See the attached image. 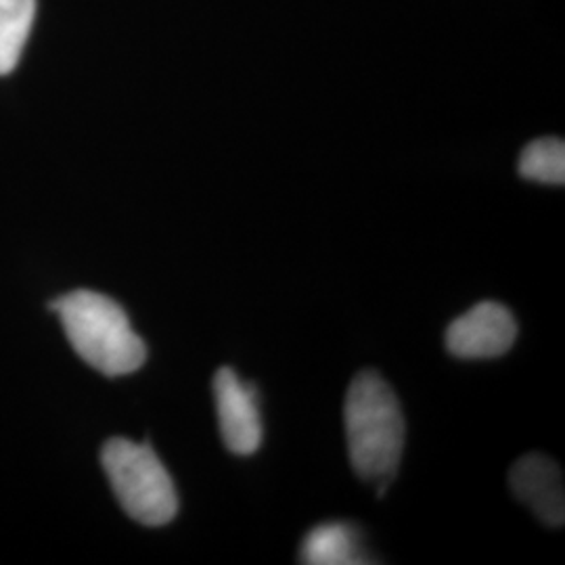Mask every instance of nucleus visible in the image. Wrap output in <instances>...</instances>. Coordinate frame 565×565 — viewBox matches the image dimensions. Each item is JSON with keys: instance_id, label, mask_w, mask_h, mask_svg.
<instances>
[{"instance_id": "f257e3e1", "label": "nucleus", "mask_w": 565, "mask_h": 565, "mask_svg": "<svg viewBox=\"0 0 565 565\" xmlns=\"http://www.w3.org/2000/svg\"><path fill=\"white\" fill-rule=\"evenodd\" d=\"M343 424L350 463L363 480L375 482L384 497L403 461L406 424L394 390L377 371L366 369L352 380Z\"/></svg>"}, {"instance_id": "f03ea898", "label": "nucleus", "mask_w": 565, "mask_h": 565, "mask_svg": "<svg viewBox=\"0 0 565 565\" xmlns=\"http://www.w3.org/2000/svg\"><path fill=\"white\" fill-rule=\"evenodd\" d=\"M76 354L107 377L139 371L147 345L130 327L128 315L111 298L78 289L51 303Z\"/></svg>"}, {"instance_id": "7ed1b4c3", "label": "nucleus", "mask_w": 565, "mask_h": 565, "mask_svg": "<svg viewBox=\"0 0 565 565\" xmlns=\"http://www.w3.org/2000/svg\"><path fill=\"white\" fill-rule=\"evenodd\" d=\"M102 465L121 509L142 525H166L177 518V488L149 445L111 438L102 450Z\"/></svg>"}, {"instance_id": "20e7f679", "label": "nucleus", "mask_w": 565, "mask_h": 565, "mask_svg": "<svg viewBox=\"0 0 565 565\" xmlns=\"http://www.w3.org/2000/svg\"><path fill=\"white\" fill-rule=\"evenodd\" d=\"M518 340L513 312L499 302L476 303L446 329V350L465 361L499 359Z\"/></svg>"}, {"instance_id": "39448f33", "label": "nucleus", "mask_w": 565, "mask_h": 565, "mask_svg": "<svg viewBox=\"0 0 565 565\" xmlns=\"http://www.w3.org/2000/svg\"><path fill=\"white\" fill-rule=\"evenodd\" d=\"M214 398L224 446L239 457L254 455L263 445L256 385L245 384L231 366H223L214 375Z\"/></svg>"}, {"instance_id": "423d86ee", "label": "nucleus", "mask_w": 565, "mask_h": 565, "mask_svg": "<svg viewBox=\"0 0 565 565\" xmlns=\"http://www.w3.org/2000/svg\"><path fill=\"white\" fill-rule=\"evenodd\" d=\"M509 486L518 501L530 507L543 524L564 525V473L551 457L530 452L518 459L509 471Z\"/></svg>"}, {"instance_id": "0eeeda50", "label": "nucleus", "mask_w": 565, "mask_h": 565, "mask_svg": "<svg viewBox=\"0 0 565 565\" xmlns=\"http://www.w3.org/2000/svg\"><path fill=\"white\" fill-rule=\"evenodd\" d=\"M300 562L308 565L371 564L356 525L343 522L312 527L302 543Z\"/></svg>"}, {"instance_id": "6e6552de", "label": "nucleus", "mask_w": 565, "mask_h": 565, "mask_svg": "<svg viewBox=\"0 0 565 565\" xmlns=\"http://www.w3.org/2000/svg\"><path fill=\"white\" fill-rule=\"evenodd\" d=\"M36 15V0H0V76L20 63Z\"/></svg>"}, {"instance_id": "1a4fd4ad", "label": "nucleus", "mask_w": 565, "mask_h": 565, "mask_svg": "<svg viewBox=\"0 0 565 565\" xmlns=\"http://www.w3.org/2000/svg\"><path fill=\"white\" fill-rule=\"evenodd\" d=\"M518 170L525 181L564 184L565 142L555 137L530 142L520 156Z\"/></svg>"}]
</instances>
